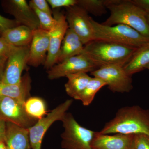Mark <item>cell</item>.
<instances>
[{"instance_id": "obj_1", "label": "cell", "mask_w": 149, "mask_h": 149, "mask_svg": "<svg viewBox=\"0 0 149 149\" xmlns=\"http://www.w3.org/2000/svg\"><path fill=\"white\" fill-rule=\"evenodd\" d=\"M137 48L102 40H93L84 46V54L98 68L111 65L124 66Z\"/></svg>"}, {"instance_id": "obj_2", "label": "cell", "mask_w": 149, "mask_h": 149, "mask_svg": "<svg viewBox=\"0 0 149 149\" xmlns=\"http://www.w3.org/2000/svg\"><path fill=\"white\" fill-rule=\"evenodd\" d=\"M100 132L104 134H144L149 136V111L139 106L121 108Z\"/></svg>"}, {"instance_id": "obj_3", "label": "cell", "mask_w": 149, "mask_h": 149, "mask_svg": "<svg viewBox=\"0 0 149 149\" xmlns=\"http://www.w3.org/2000/svg\"><path fill=\"white\" fill-rule=\"evenodd\" d=\"M106 6L110 15L102 24L109 26L124 24L149 38L147 13L131 0H106Z\"/></svg>"}, {"instance_id": "obj_4", "label": "cell", "mask_w": 149, "mask_h": 149, "mask_svg": "<svg viewBox=\"0 0 149 149\" xmlns=\"http://www.w3.org/2000/svg\"><path fill=\"white\" fill-rule=\"evenodd\" d=\"M93 29V40H102L139 48L149 42V38L144 37L127 25L118 24L107 26L91 17Z\"/></svg>"}, {"instance_id": "obj_5", "label": "cell", "mask_w": 149, "mask_h": 149, "mask_svg": "<svg viewBox=\"0 0 149 149\" xmlns=\"http://www.w3.org/2000/svg\"><path fill=\"white\" fill-rule=\"evenodd\" d=\"M62 121L64 128L61 135L63 149H92L96 131L81 126L69 113H65Z\"/></svg>"}, {"instance_id": "obj_6", "label": "cell", "mask_w": 149, "mask_h": 149, "mask_svg": "<svg viewBox=\"0 0 149 149\" xmlns=\"http://www.w3.org/2000/svg\"><path fill=\"white\" fill-rule=\"evenodd\" d=\"M93 77L103 80L113 93H128L133 89L132 76L127 74L123 67L111 65L102 67L91 72Z\"/></svg>"}, {"instance_id": "obj_7", "label": "cell", "mask_w": 149, "mask_h": 149, "mask_svg": "<svg viewBox=\"0 0 149 149\" xmlns=\"http://www.w3.org/2000/svg\"><path fill=\"white\" fill-rule=\"evenodd\" d=\"M72 103V100H67L29 128L31 149H41L43 138L48 129L56 121H62Z\"/></svg>"}, {"instance_id": "obj_8", "label": "cell", "mask_w": 149, "mask_h": 149, "mask_svg": "<svg viewBox=\"0 0 149 149\" xmlns=\"http://www.w3.org/2000/svg\"><path fill=\"white\" fill-rule=\"evenodd\" d=\"M65 8V15L68 28L79 37L84 45L93 41V25L88 13L77 5Z\"/></svg>"}, {"instance_id": "obj_9", "label": "cell", "mask_w": 149, "mask_h": 149, "mask_svg": "<svg viewBox=\"0 0 149 149\" xmlns=\"http://www.w3.org/2000/svg\"><path fill=\"white\" fill-rule=\"evenodd\" d=\"M24 104L15 99L0 97V118L22 128H30L37 120L28 115Z\"/></svg>"}, {"instance_id": "obj_10", "label": "cell", "mask_w": 149, "mask_h": 149, "mask_svg": "<svg viewBox=\"0 0 149 149\" xmlns=\"http://www.w3.org/2000/svg\"><path fill=\"white\" fill-rule=\"evenodd\" d=\"M53 15L56 22L54 27L49 32V47L44 64L45 68L47 70L56 64L62 43L68 28L64 14L58 10H55L53 11Z\"/></svg>"}, {"instance_id": "obj_11", "label": "cell", "mask_w": 149, "mask_h": 149, "mask_svg": "<svg viewBox=\"0 0 149 149\" xmlns=\"http://www.w3.org/2000/svg\"><path fill=\"white\" fill-rule=\"evenodd\" d=\"M98 68L97 67L82 53L55 65L48 70V77L50 80H54L66 77L69 74L80 72H91Z\"/></svg>"}, {"instance_id": "obj_12", "label": "cell", "mask_w": 149, "mask_h": 149, "mask_svg": "<svg viewBox=\"0 0 149 149\" xmlns=\"http://www.w3.org/2000/svg\"><path fill=\"white\" fill-rule=\"evenodd\" d=\"M1 5L5 12L13 15L20 25L32 31L40 28L36 14L25 0H4L1 1Z\"/></svg>"}, {"instance_id": "obj_13", "label": "cell", "mask_w": 149, "mask_h": 149, "mask_svg": "<svg viewBox=\"0 0 149 149\" xmlns=\"http://www.w3.org/2000/svg\"><path fill=\"white\" fill-rule=\"evenodd\" d=\"M29 46L16 47L10 54L7 60L3 83L16 84L21 82L22 72L27 65Z\"/></svg>"}, {"instance_id": "obj_14", "label": "cell", "mask_w": 149, "mask_h": 149, "mask_svg": "<svg viewBox=\"0 0 149 149\" xmlns=\"http://www.w3.org/2000/svg\"><path fill=\"white\" fill-rule=\"evenodd\" d=\"M49 47V32L39 29L33 31V37L29 46L27 65L37 67L45 64Z\"/></svg>"}, {"instance_id": "obj_15", "label": "cell", "mask_w": 149, "mask_h": 149, "mask_svg": "<svg viewBox=\"0 0 149 149\" xmlns=\"http://www.w3.org/2000/svg\"><path fill=\"white\" fill-rule=\"evenodd\" d=\"M134 135L104 134L96 132L91 148L92 149H132Z\"/></svg>"}, {"instance_id": "obj_16", "label": "cell", "mask_w": 149, "mask_h": 149, "mask_svg": "<svg viewBox=\"0 0 149 149\" xmlns=\"http://www.w3.org/2000/svg\"><path fill=\"white\" fill-rule=\"evenodd\" d=\"M7 149H31L29 128L6 122L5 142Z\"/></svg>"}, {"instance_id": "obj_17", "label": "cell", "mask_w": 149, "mask_h": 149, "mask_svg": "<svg viewBox=\"0 0 149 149\" xmlns=\"http://www.w3.org/2000/svg\"><path fill=\"white\" fill-rule=\"evenodd\" d=\"M31 83V79L28 73L22 76L21 82L18 84H6L0 81V97L11 98L24 103L29 98Z\"/></svg>"}, {"instance_id": "obj_18", "label": "cell", "mask_w": 149, "mask_h": 149, "mask_svg": "<svg viewBox=\"0 0 149 149\" xmlns=\"http://www.w3.org/2000/svg\"><path fill=\"white\" fill-rule=\"evenodd\" d=\"M84 46L79 37L68 28L62 43L56 64L70 58L81 54L84 51Z\"/></svg>"}, {"instance_id": "obj_19", "label": "cell", "mask_w": 149, "mask_h": 149, "mask_svg": "<svg viewBox=\"0 0 149 149\" xmlns=\"http://www.w3.org/2000/svg\"><path fill=\"white\" fill-rule=\"evenodd\" d=\"M32 37L33 31L23 25L8 29L1 36L11 45L17 47L30 45Z\"/></svg>"}, {"instance_id": "obj_20", "label": "cell", "mask_w": 149, "mask_h": 149, "mask_svg": "<svg viewBox=\"0 0 149 149\" xmlns=\"http://www.w3.org/2000/svg\"><path fill=\"white\" fill-rule=\"evenodd\" d=\"M149 64V42L137 48L129 61L123 66L127 74H133L146 69Z\"/></svg>"}, {"instance_id": "obj_21", "label": "cell", "mask_w": 149, "mask_h": 149, "mask_svg": "<svg viewBox=\"0 0 149 149\" xmlns=\"http://www.w3.org/2000/svg\"><path fill=\"white\" fill-rule=\"evenodd\" d=\"M66 77L68 80L65 85V92L68 96L76 100L92 78L84 72L68 74Z\"/></svg>"}, {"instance_id": "obj_22", "label": "cell", "mask_w": 149, "mask_h": 149, "mask_svg": "<svg viewBox=\"0 0 149 149\" xmlns=\"http://www.w3.org/2000/svg\"><path fill=\"white\" fill-rule=\"evenodd\" d=\"M24 107L28 115L35 120H39L47 114L45 102L40 98L29 97L24 103Z\"/></svg>"}, {"instance_id": "obj_23", "label": "cell", "mask_w": 149, "mask_h": 149, "mask_svg": "<svg viewBox=\"0 0 149 149\" xmlns=\"http://www.w3.org/2000/svg\"><path fill=\"white\" fill-rule=\"evenodd\" d=\"M106 85H107L106 83L100 79L92 77L77 100L81 101L83 105L89 106L93 102L96 94Z\"/></svg>"}, {"instance_id": "obj_24", "label": "cell", "mask_w": 149, "mask_h": 149, "mask_svg": "<svg viewBox=\"0 0 149 149\" xmlns=\"http://www.w3.org/2000/svg\"><path fill=\"white\" fill-rule=\"evenodd\" d=\"M77 5L95 16H102L107 12L106 0H77Z\"/></svg>"}, {"instance_id": "obj_25", "label": "cell", "mask_w": 149, "mask_h": 149, "mask_svg": "<svg viewBox=\"0 0 149 149\" xmlns=\"http://www.w3.org/2000/svg\"><path fill=\"white\" fill-rule=\"evenodd\" d=\"M39 19L40 29L49 32L55 24L56 21L54 17L41 11L34 6L29 5Z\"/></svg>"}, {"instance_id": "obj_26", "label": "cell", "mask_w": 149, "mask_h": 149, "mask_svg": "<svg viewBox=\"0 0 149 149\" xmlns=\"http://www.w3.org/2000/svg\"><path fill=\"white\" fill-rule=\"evenodd\" d=\"M132 149H149V136L144 134L134 135Z\"/></svg>"}, {"instance_id": "obj_27", "label": "cell", "mask_w": 149, "mask_h": 149, "mask_svg": "<svg viewBox=\"0 0 149 149\" xmlns=\"http://www.w3.org/2000/svg\"><path fill=\"white\" fill-rule=\"evenodd\" d=\"M16 47H17L13 46L3 37H0V59H7Z\"/></svg>"}, {"instance_id": "obj_28", "label": "cell", "mask_w": 149, "mask_h": 149, "mask_svg": "<svg viewBox=\"0 0 149 149\" xmlns=\"http://www.w3.org/2000/svg\"><path fill=\"white\" fill-rule=\"evenodd\" d=\"M19 25L15 19H10L0 15V37L8 29Z\"/></svg>"}, {"instance_id": "obj_29", "label": "cell", "mask_w": 149, "mask_h": 149, "mask_svg": "<svg viewBox=\"0 0 149 149\" xmlns=\"http://www.w3.org/2000/svg\"><path fill=\"white\" fill-rule=\"evenodd\" d=\"M47 1L54 9L61 7L66 8L77 4V0H47Z\"/></svg>"}, {"instance_id": "obj_30", "label": "cell", "mask_w": 149, "mask_h": 149, "mask_svg": "<svg viewBox=\"0 0 149 149\" xmlns=\"http://www.w3.org/2000/svg\"><path fill=\"white\" fill-rule=\"evenodd\" d=\"M29 4L34 6L41 11L53 16V11L46 0H32L29 2Z\"/></svg>"}, {"instance_id": "obj_31", "label": "cell", "mask_w": 149, "mask_h": 149, "mask_svg": "<svg viewBox=\"0 0 149 149\" xmlns=\"http://www.w3.org/2000/svg\"><path fill=\"white\" fill-rule=\"evenodd\" d=\"M131 1L139 8L149 13V0H131Z\"/></svg>"}, {"instance_id": "obj_32", "label": "cell", "mask_w": 149, "mask_h": 149, "mask_svg": "<svg viewBox=\"0 0 149 149\" xmlns=\"http://www.w3.org/2000/svg\"><path fill=\"white\" fill-rule=\"evenodd\" d=\"M6 132V122L0 118V143H5Z\"/></svg>"}, {"instance_id": "obj_33", "label": "cell", "mask_w": 149, "mask_h": 149, "mask_svg": "<svg viewBox=\"0 0 149 149\" xmlns=\"http://www.w3.org/2000/svg\"><path fill=\"white\" fill-rule=\"evenodd\" d=\"M7 59H0V81L2 79Z\"/></svg>"}, {"instance_id": "obj_34", "label": "cell", "mask_w": 149, "mask_h": 149, "mask_svg": "<svg viewBox=\"0 0 149 149\" xmlns=\"http://www.w3.org/2000/svg\"><path fill=\"white\" fill-rule=\"evenodd\" d=\"M0 149H7L4 143H0Z\"/></svg>"}, {"instance_id": "obj_35", "label": "cell", "mask_w": 149, "mask_h": 149, "mask_svg": "<svg viewBox=\"0 0 149 149\" xmlns=\"http://www.w3.org/2000/svg\"><path fill=\"white\" fill-rule=\"evenodd\" d=\"M146 18L147 21H148V23L149 24V13H147L146 15Z\"/></svg>"}, {"instance_id": "obj_36", "label": "cell", "mask_w": 149, "mask_h": 149, "mask_svg": "<svg viewBox=\"0 0 149 149\" xmlns=\"http://www.w3.org/2000/svg\"><path fill=\"white\" fill-rule=\"evenodd\" d=\"M146 69H148L149 70V64L148 65H147V66L146 67Z\"/></svg>"}, {"instance_id": "obj_37", "label": "cell", "mask_w": 149, "mask_h": 149, "mask_svg": "<svg viewBox=\"0 0 149 149\" xmlns=\"http://www.w3.org/2000/svg\"></svg>"}]
</instances>
